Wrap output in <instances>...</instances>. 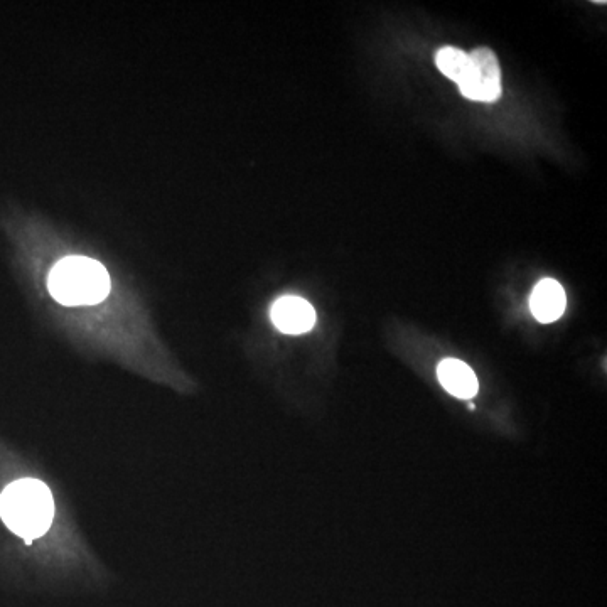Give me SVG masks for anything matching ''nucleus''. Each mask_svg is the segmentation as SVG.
<instances>
[{
    "label": "nucleus",
    "instance_id": "obj_1",
    "mask_svg": "<svg viewBox=\"0 0 607 607\" xmlns=\"http://www.w3.org/2000/svg\"><path fill=\"white\" fill-rule=\"evenodd\" d=\"M0 516L11 532L26 543L43 537L54 518L51 491L38 479H19L9 484L0 495Z\"/></svg>",
    "mask_w": 607,
    "mask_h": 607
},
{
    "label": "nucleus",
    "instance_id": "obj_2",
    "mask_svg": "<svg viewBox=\"0 0 607 607\" xmlns=\"http://www.w3.org/2000/svg\"><path fill=\"white\" fill-rule=\"evenodd\" d=\"M48 287L63 306H95L110 292V275L93 258L66 257L54 265Z\"/></svg>",
    "mask_w": 607,
    "mask_h": 607
},
{
    "label": "nucleus",
    "instance_id": "obj_3",
    "mask_svg": "<svg viewBox=\"0 0 607 607\" xmlns=\"http://www.w3.org/2000/svg\"><path fill=\"white\" fill-rule=\"evenodd\" d=\"M471 68L459 88L464 97L474 102H495L501 95V70L498 58L488 48L474 49Z\"/></svg>",
    "mask_w": 607,
    "mask_h": 607
},
{
    "label": "nucleus",
    "instance_id": "obj_4",
    "mask_svg": "<svg viewBox=\"0 0 607 607\" xmlns=\"http://www.w3.org/2000/svg\"><path fill=\"white\" fill-rule=\"evenodd\" d=\"M275 328L285 334H304L316 324V311L301 297L285 296L272 306Z\"/></svg>",
    "mask_w": 607,
    "mask_h": 607
},
{
    "label": "nucleus",
    "instance_id": "obj_5",
    "mask_svg": "<svg viewBox=\"0 0 607 607\" xmlns=\"http://www.w3.org/2000/svg\"><path fill=\"white\" fill-rule=\"evenodd\" d=\"M567 297L562 285L554 279L538 282L530 297V309L540 323H554L564 314Z\"/></svg>",
    "mask_w": 607,
    "mask_h": 607
},
{
    "label": "nucleus",
    "instance_id": "obj_6",
    "mask_svg": "<svg viewBox=\"0 0 607 607\" xmlns=\"http://www.w3.org/2000/svg\"><path fill=\"white\" fill-rule=\"evenodd\" d=\"M437 377L442 387L454 397L469 400L478 393L479 385L476 373L471 366L456 358H446L437 368Z\"/></svg>",
    "mask_w": 607,
    "mask_h": 607
},
{
    "label": "nucleus",
    "instance_id": "obj_7",
    "mask_svg": "<svg viewBox=\"0 0 607 607\" xmlns=\"http://www.w3.org/2000/svg\"><path fill=\"white\" fill-rule=\"evenodd\" d=\"M436 63L447 78H451L452 81H456L457 85H461L471 68V56L461 49L446 46L437 51Z\"/></svg>",
    "mask_w": 607,
    "mask_h": 607
}]
</instances>
